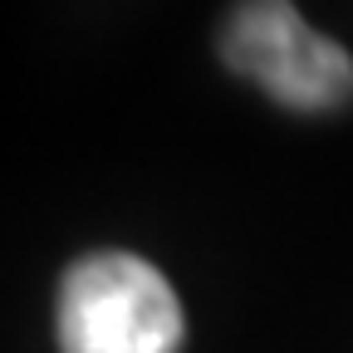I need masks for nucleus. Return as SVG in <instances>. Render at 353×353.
<instances>
[{"instance_id":"f257e3e1","label":"nucleus","mask_w":353,"mask_h":353,"mask_svg":"<svg viewBox=\"0 0 353 353\" xmlns=\"http://www.w3.org/2000/svg\"><path fill=\"white\" fill-rule=\"evenodd\" d=\"M59 353H182L187 314L157 265L128 250L79 255L54 299Z\"/></svg>"},{"instance_id":"f03ea898","label":"nucleus","mask_w":353,"mask_h":353,"mask_svg":"<svg viewBox=\"0 0 353 353\" xmlns=\"http://www.w3.org/2000/svg\"><path fill=\"white\" fill-rule=\"evenodd\" d=\"M216 50L226 69L265 88L280 108L334 113L353 99L348 50L314 34L290 0H236L221 20Z\"/></svg>"}]
</instances>
